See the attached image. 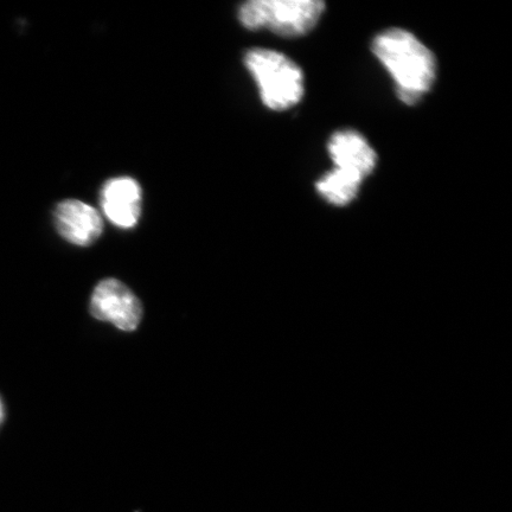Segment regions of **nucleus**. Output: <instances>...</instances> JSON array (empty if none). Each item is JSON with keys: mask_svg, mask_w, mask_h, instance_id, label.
<instances>
[{"mask_svg": "<svg viewBox=\"0 0 512 512\" xmlns=\"http://www.w3.org/2000/svg\"><path fill=\"white\" fill-rule=\"evenodd\" d=\"M325 10L320 0H251L239 10L243 27L268 29L279 36L299 37L316 27Z\"/></svg>", "mask_w": 512, "mask_h": 512, "instance_id": "nucleus-3", "label": "nucleus"}, {"mask_svg": "<svg viewBox=\"0 0 512 512\" xmlns=\"http://www.w3.org/2000/svg\"><path fill=\"white\" fill-rule=\"evenodd\" d=\"M91 313L95 319L110 323L121 331L138 328L143 307L130 288L115 279H106L95 287L91 299Z\"/></svg>", "mask_w": 512, "mask_h": 512, "instance_id": "nucleus-4", "label": "nucleus"}, {"mask_svg": "<svg viewBox=\"0 0 512 512\" xmlns=\"http://www.w3.org/2000/svg\"><path fill=\"white\" fill-rule=\"evenodd\" d=\"M329 152L335 169L363 181L374 171L376 153L362 134L355 131H339L331 137Z\"/></svg>", "mask_w": 512, "mask_h": 512, "instance_id": "nucleus-7", "label": "nucleus"}, {"mask_svg": "<svg viewBox=\"0 0 512 512\" xmlns=\"http://www.w3.org/2000/svg\"><path fill=\"white\" fill-rule=\"evenodd\" d=\"M101 207L108 220L124 229L136 227L142 215L143 191L136 179L117 177L101 190Z\"/></svg>", "mask_w": 512, "mask_h": 512, "instance_id": "nucleus-6", "label": "nucleus"}, {"mask_svg": "<svg viewBox=\"0 0 512 512\" xmlns=\"http://www.w3.org/2000/svg\"><path fill=\"white\" fill-rule=\"evenodd\" d=\"M362 182L360 178L334 169L320 179L317 190L329 203L344 207L355 200Z\"/></svg>", "mask_w": 512, "mask_h": 512, "instance_id": "nucleus-8", "label": "nucleus"}, {"mask_svg": "<svg viewBox=\"0 0 512 512\" xmlns=\"http://www.w3.org/2000/svg\"><path fill=\"white\" fill-rule=\"evenodd\" d=\"M373 53L387 68L406 105H415L433 86L437 62L432 51L402 29L382 32L373 42Z\"/></svg>", "mask_w": 512, "mask_h": 512, "instance_id": "nucleus-1", "label": "nucleus"}, {"mask_svg": "<svg viewBox=\"0 0 512 512\" xmlns=\"http://www.w3.org/2000/svg\"><path fill=\"white\" fill-rule=\"evenodd\" d=\"M3 418V406H2V402H0V420H2Z\"/></svg>", "mask_w": 512, "mask_h": 512, "instance_id": "nucleus-9", "label": "nucleus"}, {"mask_svg": "<svg viewBox=\"0 0 512 512\" xmlns=\"http://www.w3.org/2000/svg\"><path fill=\"white\" fill-rule=\"evenodd\" d=\"M245 63L258 83L262 102L271 110L286 111L302 100L304 74L284 54L256 48L248 51Z\"/></svg>", "mask_w": 512, "mask_h": 512, "instance_id": "nucleus-2", "label": "nucleus"}, {"mask_svg": "<svg viewBox=\"0 0 512 512\" xmlns=\"http://www.w3.org/2000/svg\"><path fill=\"white\" fill-rule=\"evenodd\" d=\"M57 232L72 245L87 247L104 232L99 211L79 200L63 201L54 211Z\"/></svg>", "mask_w": 512, "mask_h": 512, "instance_id": "nucleus-5", "label": "nucleus"}]
</instances>
